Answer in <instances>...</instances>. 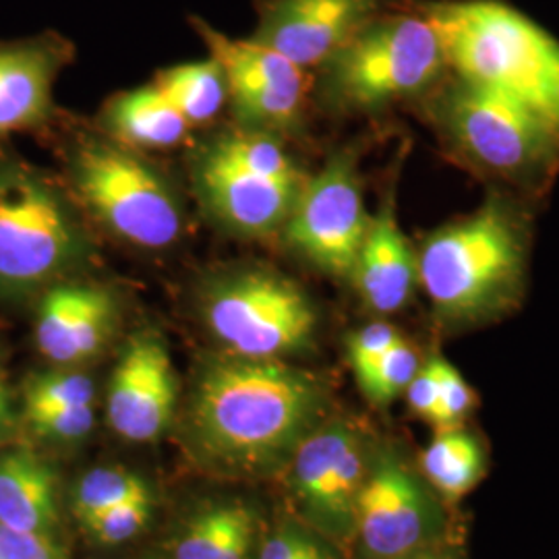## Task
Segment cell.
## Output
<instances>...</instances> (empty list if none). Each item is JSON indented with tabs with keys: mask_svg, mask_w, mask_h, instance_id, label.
I'll use <instances>...</instances> for the list:
<instances>
[{
	"mask_svg": "<svg viewBox=\"0 0 559 559\" xmlns=\"http://www.w3.org/2000/svg\"><path fill=\"white\" fill-rule=\"evenodd\" d=\"M323 388L280 359L224 355L203 362L191 402L201 456L228 471H261L295 454L318 423Z\"/></svg>",
	"mask_w": 559,
	"mask_h": 559,
	"instance_id": "obj_1",
	"label": "cell"
},
{
	"mask_svg": "<svg viewBox=\"0 0 559 559\" xmlns=\"http://www.w3.org/2000/svg\"><path fill=\"white\" fill-rule=\"evenodd\" d=\"M445 64L537 115L559 138V40L498 0H445L423 9Z\"/></svg>",
	"mask_w": 559,
	"mask_h": 559,
	"instance_id": "obj_2",
	"label": "cell"
},
{
	"mask_svg": "<svg viewBox=\"0 0 559 559\" xmlns=\"http://www.w3.org/2000/svg\"><path fill=\"white\" fill-rule=\"evenodd\" d=\"M419 284L441 320H485L510 307L524 282L520 222L500 200L448 224L417 253Z\"/></svg>",
	"mask_w": 559,
	"mask_h": 559,
	"instance_id": "obj_3",
	"label": "cell"
},
{
	"mask_svg": "<svg viewBox=\"0 0 559 559\" xmlns=\"http://www.w3.org/2000/svg\"><path fill=\"white\" fill-rule=\"evenodd\" d=\"M87 253L73 205L38 168L0 154V295L48 288Z\"/></svg>",
	"mask_w": 559,
	"mask_h": 559,
	"instance_id": "obj_4",
	"label": "cell"
},
{
	"mask_svg": "<svg viewBox=\"0 0 559 559\" xmlns=\"http://www.w3.org/2000/svg\"><path fill=\"white\" fill-rule=\"evenodd\" d=\"M193 175L207 212L245 237L284 228L305 185L297 164L272 133L240 127L201 150Z\"/></svg>",
	"mask_w": 559,
	"mask_h": 559,
	"instance_id": "obj_5",
	"label": "cell"
},
{
	"mask_svg": "<svg viewBox=\"0 0 559 559\" xmlns=\"http://www.w3.org/2000/svg\"><path fill=\"white\" fill-rule=\"evenodd\" d=\"M323 92L342 108L373 110L429 87L448 67L423 15H378L323 64Z\"/></svg>",
	"mask_w": 559,
	"mask_h": 559,
	"instance_id": "obj_6",
	"label": "cell"
},
{
	"mask_svg": "<svg viewBox=\"0 0 559 559\" xmlns=\"http://www.w3.org/2000/svg\"><path fill=\"white\" fill-rule=\"evenodd\" d=\"M69 177L80 200L120 239L145 249L179 239L182 212L173 187L124 143L81 141Z\"/></svg>",
	"mask_w": 559,
	"mask_h": 559,
	"instance_id": "obj_7",
	"label": "cell"
},
{
	"mask_svg": "<svg viewBox=\"0 0 559 559\" xmlns=\"http://www.w3.org/2000/svg\"><path fill=\"white\" fill-rule=\"evenodd\" d=\"M203 320L228 353L280 359L305 348L318 316L295 282L278 272L242 267L212 280L201 300Z\"/></svg>",
	"mask_w": 559,
	"mask_h": 559,
	"instance_id": "obj_8",
	"label": "cell"
},
{
	"mask_svg": "<svg viewBox=\"0 0 559 559\" xmlns=\"http://www.w3.org/2000/svg\"><path fill=\"white\" fill-rule=\"evenodd\" d=\"M443 122L460 150L501 175H526L554 158L559 138L514 100L460 81L443 102Z\"/></svg>",
	"mask_w": 559,
	"mask_h": 559,
	"instance_id": "obj_9",
	"label": "cell"
},
{
	"mask_svg": "<svg viewBox=\"0 0 559 559\" xmlns=\"http://www.w3.org/2000/svg\"><path fill=\"white\" fill-rule=\"evenodd\" d=\"M443 528L441 508L419 475L392 450L369 452L355 510V533L369 559L427 549Z\"/></svg>",
	"mask_w": 559,
	"mask_h": 559,
	"instance_id": "obj_10",
	"label": "cell"
},
{
	"mask_svg": "<svg viewBox=\"0 0 559 559\" xmlns=\"http://www.w3.org/2000/svg\"><path fill=\"white\" fill-rule=\"evenodd\" d=\"M355 160L338 154L305 180L284 239L323 272L350 278L369 228Z\"/></svg>",
	"mask_w": 559,
	"mask_h": 559,
	"instance_id": "obj_11",
	"label": "cell"
},
{
	"mask_svg": "<svg viewBox=\"0 0 559 559\" xmlns=\"http://www.w3.org/2000/svg\"><path fill=\"white\" fill-rule=\"evenodd\" d=\"M179 381L170 353L156 334L141 332L127 342L108 385V420L120 438L152 441L170 425Z\"/></svg>",
	"mask_w": 559,
	"mask_h": 559,
	"instance_id": "obj_12",
	"label": "cell"
},
{
	"mask_svg": "<svg viewBox=\"0 0 559 559\" xmlns=\"http://www.w3.org/2000/svg\"><path fill=\"white\" fill-rule=\"evenodd\" d=\"M380 0H255L251 36L300 69L321 67L365 23L380 15Z\"/></svg>",
	"mask_w": 559,
	"mask_h": 559,
	"instance_id": "obj_13",
	"label": "cell"
},
{
	"mask_svg": "<svg viewBox=\"0 0 559 559\" xmlns=\"http://www.w3.org/2000/svg\"><path fill=\"white\" fill-rule=\"evenodd\" d=\"M73 55V44L57 32L0 40V140L50 122L55 83Z\"/></svg>",
	"mask_w": 559,
	"mask_h": 559,
	"instance_id": "obj_14",
	"label": "cell"
},
{
	"mask_svg": "<svg viewBox=\"0 0 559 559\" xmlns=\"http://www.w3.org/2000/svg\"><path fill=\"white\" fill-rule=\"evenodd\" d=\"M115 295L92 282H55L41 295L34 338L41 355L60 367L94 359L117 328Z\"/></svg>",
	"mask_w": 559,
	"mask_h": 559,
	"instance_id": "obj_15",
	"label": "cell"
},
{
	"mask_svg": "<svg viewBox=\"0 0 559 559\" xmlns=\"http://www.w3.org/2000/svg\"><path fill=\"white\" fill-rule=\"evenodd\" d=\"M350 278L367 307L381 316L396 313L413 297L419 284V261L400 230L392 201L369 221Z\"/></svg>",
	"mask_w": 559,
	"mask_h": 559,
	"instance_id": "obj_16",
	"label": "cell"
},
{
	"mask_svg": "<svg viewBox=\"0 0 559 559\" xmlns=\"http://www.w3.org/2000/svg\"><path fill=\"white\" fill-rule=\"evenodd\" d=\"M0 526L36 535H55L59 526L55 473L32 450L0 454Z\"/></svg>",
	"mask_w": 559,
	"mask_h": 559,
	"instance_id": "obj_17",
	"label": "cell"
},
{
	"mask_svg": "<svg viewBox=\"0 0 559 559\" xmlns=\"http://www.w3.org/2000/svg\"><path fill=\"white\" fill-rule=\"evenodd\" d=\"M106 127L120 143L158 150L185 140L191 124L150 83L112 98L106 106Z\"/></svg>",
	"mask_w": 559,
	"mask_h": 559,
	"instance_id": "obj_18",
	"label": "cell"
},
{
	"mask_svg": "<svg viewBox=\"0 0 559 559\" xmlns=\"http://www.w3.org/2000/svg\"><path fill=\"white\" fill-rule=\"evenodd\" d=\"M255 516L240 501L216 503L187 522L175 559H249Z\"/></svg>",
	"mask_w": 559,
	"mask_h": 559,
	"instance_id": "obj_19",
	"label": "cell"
},
{
	"mask_svg": "<svg viewBox=\"0 0 559 559\" xmlns=\"http://www.w3.org/2000/svg\"><path fill=\"white\" fill-rule=\"evenodd\" d=\"M425 480L445 500H460L485 475V452L477 438L459 427L440 429L420 456Z\"/></svg>",
	"mask_w": 559,
	"mask_h": 559,
	"instance_id": "obj_20",
	"label": "cell"
},
{
	"mask_svg": "<svg viewBox=\"0 0 559 559\" xmlns=\"http://www.w3.org/2000/svg\"><path fill=\"white\" fill-rule=\"evenodd\" d=\"M154 85L191 127L214 119L228 100L226 75L221 62L212 57L162 69Z\"/></svg>",
	"mask_w": 559,
	"mask_h": 559,
	"instance_id": "obj_21",
	"label": "cell"
},
{
	"mask_svg": "<svg viewBox=\"0 0 559 559\" xmlns=\"http://www.w3.org/2000/svg\"><path fill=\"white\" fill-rule=\"evenodd\" d=\"M152 498L150 485L138 473L119 466H102L85 473L73 493V512L85 522L124 501Z\"/></svg>",
	"mask_w": 559,
	"mask_h": 559,
	"instance_id": "obj_22",
	"label": "cell"
},
{
	"mask_svg": "<svg viewBox=\"0 0 559 559\" xmlns=\"http://www.w3.org/2000/svg\"><path fill=\"white\" fill-rule=\"evenodd\" d=\"M415 348L404 338L390 346L369 369L357 376L360 390L373 404H388L406 392L419 371Z\"/></svg>",
	"mask_w": 559,
	"mask_h": 559,
	"instance_id": "obj_23",
	"label": "cell"
},
{
	"mask_svg": "<svg viewBox=\"0 0 559 559\" xmlns=\"http://www.w3.org/2000/svg\"><path fill=\"white\" fill-rule=\"evenodd\" d=\"M94 381L75 369H55L46 373H36L25 381L23 388L25 415L50 408L94 404Z\"/></svg>",
	"mask_w": 559,
	"mask_h": 559,
	"instance_id": "obj_24",
	"label": "cell"
},
{
	"mask_svg": "<svg viewBox=\"0 0 559 559\" xmlns=\"http://www.w3.org/2000/svg\"><path fill=\"white\" fill-rule=\"evenodd\" d=\"M152 508H154L152 498L124 501L81 522V526L104 545H119L124 540L133 539L145 528V524L152 516Z\"/></svg>",
	"mask_w": 559,
	"mask_h": 559,
	"instance_id": "obj_25",
	"label": "cell"
},
{
	"mask_svg": "<svg viewBox=\"0 0 559 559\" xmlns=\"http://www.w3.org/2000/svg\"><path fill=\"white\" fill-rule=\"evenodd\" d=\"M32 431L46 440L73 441L85 438L96 423L94 404L50 408L25 415Z\"/></svg>",
	"mask_w": 559,
	"mask_h": 559,
	"instance_id": "obj_26",
	"label": "cell"
},
{
	"mask_svg": "<svg viewBox=\"0 0 559 559\" xmlns=\"http://www.w3.org/2000/svg\"><path fill=\"white\" fill-rule=\"evenodd\" d=\"M473 404L475 394L471 385L460 376L456 367H452L448 360L440 359V399L429 423H433L440 429L459 427L473 411Z\"/></svg>",
	"mask_w": 559,
	"mask_h": 559,
	"instance_id": "obj_27",
	"label": "cell"
},
{
	"mask_svg": "<svg viewBox=\"0 0 559 559\" xmlns=\"http://www.w3.org/2000/svg\"><path fill=\"white\" fill-rule=\"evenodd\" d=\"M260 559H336V556L309 533L284 526L265 539Z\"/></svg>",
	"mask_w": 559,
	"mask_h": 559,
	"instance_id": "obj_28",
	"label": "cell"
},
{
	"mask_svg": "<svg viewBox=\"0 0 559 559\" xmlns=\"http://www.w3.org/2000/svg\"><path fill=\"white\" fill-rule=\"evenodd\" d=\"M402 336L396 332V328H392L390 323H383V321L369 323V325L360 328L359 332H355L348 338V360L353 365L355 376L369 369Z\"/></svg>",
	"mask_w": 559,
	"mask_h": 559,
	"instance_id": "obj_29",
	"label": "cell"
},
{
	"mask_svg": "<svg viewBox=\"0 0 559 559\" xmlns=\"http://www.w3.org/2000/svg\"><path fill=\"white\" fill-rule=\"evenodd\" d=\"M0 559H67L55 535L20 533L0 526Z\"/></svg>",
	"mask_w": 559,
	"mask_h": 559,
	"instance_id": "obj_30",
	"label": "cell"
},
{
	"mask_svg": "<svg viewBox=\"0 0 559 559\" xmlns=\"http://www.w3.org/2000/svg\"><path fill=\"white\" fill-rule=\"evenodd\" d=\"M404 394L415 415L431 420L440 399V359L427 360L425 365H420L417 376Z\"/></svg>",
	"mask_w": 559,
	"mask_h": 559,
	"instance_id": "obj_31",
	"label": "cell"
},
{
	"mask_svg": "<svg viewBox=\"0 0 559 559\" xmlns=\"http://www.w3.org/2000/svg\"><path fill=\"white\" fill-rule=\"evenodd\" d=\"M15 429H17V419H15V411H13V400H11V392L7 385L4 369L0 365V441L13 438Z\"/></svg>",
	"mask_w": 559,
	"mask_h": 559,
	"instance_id": "obj_32",
	"label": "cell"
},
{
	"mask_svg": "<svg viewBox=\"0 0 559 559\" xmlns=\"http://www.w3.org/2000/svg\"><path fill=\"white\" fill-rule=\"evenodd\" d=\"M399 559H454L450 558V556H443V554H436V551H427V549H423V551H415V554H408V556H404V558Z\"/></svg>",
	"mask_w": 559,
	"mask_h": 559,
	"instance_id": "obj_33",
	"label": "cell"
}]
</instances>
